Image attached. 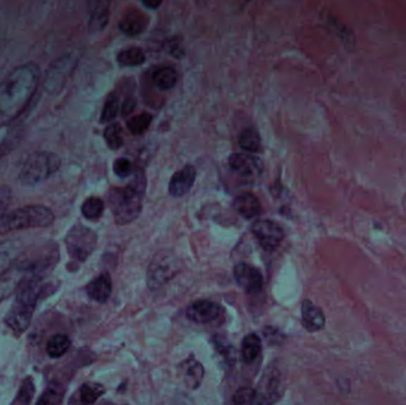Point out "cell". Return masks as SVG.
<instances>
[{"instance_id":"obj_18","label":"cell","mask_w":406,"mask_h":405,"mask_svg":"<svg viewBox=\"0 0 406 405\" xmlns=\"http://www.w3.org/2000/svg\"><path fill=\"white\" fill-rule=\"evenodd\" d=\"M302 323L308 332H317L326 325V316L321 308L312 303V301L305 300L302 304Z\"/></svg>"},{"instance_id":"obj_28","label":"cell","mask_w":406,"mask_h":405,"mask_svg":"<svg viewBox=\"0 0 406 405\" xmlns=\"http://www.w3.org/2000/svg\"><path fill=\"white\" fill-rule=\"evenodd\" d=\"M104 208H105L104 201L102 199H99V198L92 196V198L87 199L83 202L82 207H81V212H82V215L85 218L88 219V220H95V219H99L102 217Z\"/></svg>"},{"instance_id":"obj_21","label":"cell","mask_w":406,"mask_h":405,"mask_svg":"<svg viewBox=\"0 0 406 405\" xmlns=\"http://www.w3.org/2000/svg\"><path fill=\"white\" fill-rule=\"evenodd\" d=\"M234 208L244 218L252 219L259 215L262 207L256 196L251 193H242L234 200Z\"/></svg>"},{"instance_id":"obj_33","label":"cell","mask_w":406,"mask_h":405,"mask_svg":"<svg viewBox=\"0 0 406 405\" xmlns=\"http://www.w3.org/2000/svg\"><path fill=\"white\" fill-rule=\"evenodd\" d=\"M119 111V100L116 95H109L106 100L104 109L102 112V123H109L114 121L118 116Z\"/></svg>"},{"instance_id":"obj_25","label":"cell","mask_w":406,"mask_h":405,"mask_svg":"<svg viewBox=\"0 0 406 405\" xmlns=\"http://www.w3.org/2000/svg\"><path fill=\"white\" fill-rule=\"evenodd\" d=\"M260 352H262V341L259 337L254 333L246 335L242 341V358L245 363L250 364L256 361Z\"/></svg>"},{"instance_id":"obj_35","label":"cell","mask_w":406,"mask_h":405,"mask_svg":"<svg viewBox=\"0 0 406 405\" xmlns=\"http://www.w3.org/2000/svg\"><path fill=\"white\" fill-rule=\"evenodd\" d=\"M256 390L251 387H241L234 394L233 401L237 404H251L256 401Z\"/></svg>"},{"instance_id":"obj_4","label":"cell","mask_w":406,"mask_h":405,"mask_svg":"<svg viewBox=\"0 0 406 405\" xmlns=\"http://www.w3.org/2000/svg\"><path fill=\"white\" fill-rule=\"evenodd\" d=\"M45 289L43 279H35L20 286L16 293L15 301L5 316V323L16 334H22L30 326L36 304Z\"/></svg>"},{"instance_id":"obj_40","label":"cell","mask_w":406,"mask_h":405,"mask_svg":"<svg viewBox=\"0 0 406 405\" xmlns=\"http://www.w3.org/2000/svg\"><path fill=\"white\" fill-rule=\"evenodd\" d=\"M144 6L150 10H156V8H159L162 5L163 0H142Z\"/></svg>"},{"instance_id":"obj_31","label":"cell","mask_w":406,"mask_h":405,"mask_svg":"<svg viewBox=\"0 0 406 405\" xmlns=\"http://www.w3.org/2000/svg\"><path fill=\"white\" fill-rule=\"evenodd\" d=\"M63 387L59 384L54 383L42 394L37 403L38 404H60L63 399Z\"/></svg>"},{"instance_id":"obj_27","label":"cell","mask_w":406,"mask_h":405,"mask_svg":"<svg viewBox=\"0 0 406 405\" xmlns=\"http://www.w3.org/2000/svg\"><path fill=\"white\" fill-rule=\"evenodd\" d=\"M239 145L247 152H258L260 149V135L256 128H245L239 137Z\"/></svg>"},{"instance_id":"obj_8","label":"cell","mask_w":406,"mask_h":405,"mask_svg":"<svg viewBox=\"0 0 406 405\" xmlns=\"http://www.w3.org/2000/svg\"><path fill=\"white\" fill-rule=\"evenodd\" d=\"M98 236L92 229L82 225H75L66 236V246L69 255L76 262L82 263L97 248Z\"/></svg>"},{"instance_id":"obj_20","label":"cell","mask_w":406,"mask_h":405,"mask_svg":"<svg viewBox=\"0 0 406 405\" xmlns=\"http://www.w3.org/2000/svg\"><path fill=\"white\" fill-rule=\"evenodd\" d=\"M88 296L99 303H104L109 300L112 291V281L109 274H102L87 285Z\"/></svg>"},{"instance_id":"obj_5","label":"cell","mask_w":406,"mask_h":405,"mask_svg":"<svg viewBox=\"0 0 406 405\" xmlns=\"http://www.w3.org/2000/svg\"><path fill=\"white\" fill-rule=\"evenodd\" d=\"M55 220L53 210L48 207L25 206L5 213L0 218V232H12L19 229H43Z\"/></svg>"},{"instance_id":"obj_41","label":"cell","mask_w":406,"mask_h":405,"mask_svg":"<svg viewBox=\"0 0 406 405\" xmlns=\"http://www.w3.org/2000/svg\"><path fill=\"white\" fill-rule=\"evenodd\" d=\"M234 4L237 5L238 8H244L246 5L251 1V0H232Z\"/></svg>"},{"instance_id":"obj_22","label":"cell","mask_w":406,"mask_h":405,"mask_svg":"<svg viewBox=\"0 0 406 405\" xmlns=\"http://www.w3.org/2000/svg\"><path fill=\"white\" fill-rule=\"evenodd\" d=\"M257 403H272V398L275 397L276 401L279 396V380L278 377L273 375H265L263 382L259 383L258 391H256Z\"/></svg>"},{"instance_id":"obj_9","label":"cell","mask_w":406,"mask_h":405,"mask_svg":"<svg viewBox=\"0 0 406 405\" xmlns=\"http://www.w3.org/2000/svg\"><path fill=\"white\" fill-rule=\"evenodd\" d=\"M75 66L76 59L73 55H66L55 61L47 73L44 81L45 90L51 94L59 93L67 83L69 76L72 75Z\"/></svg>"},{"instance_id":"obj_23","label":"cell","mask_w":406,"mask_h":405,"mask_svg":"<svg viewBox=\"0 0 406 405\" xmlns=\"http://www.w3.org/2000/svg\"><path fill=\"white\" fill-rule=\"evenodd\" d=\"M145 61H147V57L143 50L135 47L121 50L117 56V62L121 67H138V66H142Z\"/></svg>"},{"instance_id":"obj_24","label":"cell","mask_w":406,"mask_h":405,"mask_svg":"<svg viewBox=\"0 0 406 405\" xmlns=\"http://www.w3.org/2000/svg\"><path fill=\"white\" fill-rule=\"evenodd\" d=\"M154 86L159 90H170L177 83V73L173 68L163 67L154 71L152 78Z\"/></svg>"},{"instance_id":"obj_16","label":"cell","mask_w":406,"mask_h":405,"mask_svg":"<svg viewBox=\"0 0 406 405\" xmlns=\"http://www.w3.org/2000/svg\"><path fill=\"white\" fill-rule=\"evenodd\" d=\"M180 375L185 387L190 390H196L202 384L204 370L194 356H189L188 359L180 364Z\"/></svg>"},{"instance_id":"obj_13","label":"cell","mask_w":406,"mask_h":405,"mask_svg":"<svg viewBox=\"0 0 406 405\" xmlns=\"http://www.w3.org/2000/svg\"><path fill=\"white\" fill-rule=\"evenodd\" d=\"M221 307L211 301H197L187 309V318L195 323H209L218 319Z\"/></svg>"},{"instance_id":"obj_11","label":"cell","mask_w":406,"mask_h":405,"mask_svg":"<svg viewBox=\"0 0 406 405\" xmlns=\"http://www.w3.org/2000/svg\"><path fill=\"white\" fill-rule=\"evenodd\" d=\"M113 0H87L88 28L90 32L97 34L105 30L109 20V8Z\"/></svg>"},{"instance_id":"obj_2","label":"cell","mask_w":406,"mask_h":405,"mask_svg":"<svg viewBox=\"0 0 406 405\" xmlns=\"http://www.w3.org/2000/svg\"><path fill=\"white\" fill-rule=\"evenodd\" d=\"M39 68L29 62L13 71L0 83V125L15 121L34 98L39 83Z\"/></svg>"},{"instance_id":"obj_19","label":"cell","mask_w":406,"mask_h":405,"mask_svg":"<svg viewBox=\"0 0 406 405\" xmlns=\"http://www.w3.org/2000/svg\"><path fill=\"white\" fill-rule=\"evenodd\" d=\"M23 251L24 245L20 239H10L0 243V276L15 263Z\"/></svg>"},{"instance_id":"obj_29","label":"cell","mask_w":406,"mask_h":405,"mask_svg":"<svg viewBox=\"0 0 406 405\" xmlns=\"http://www.w3.org/2000/svg\"><path fill=\"white\" fill-rule=\"evenodd\" d=\"M105 389L100 384L86 383L80 389V398L85 404H93L102 397Z\"/></svg>"},{"instance_id":"obj_30","label":"cell","mask_w":406,"mask_h":405,"mask_svg":"<svg viewBox=\"0 0 406 405\" xmlns=\"http://www.w3.org/2000/svg\"><path fill=\"white\" fill-rule=\"evenodd\" d=\"M152 121L150 113H140V116H132L128 121V128L133 135H143Z\"/></svg>"},{"instance_id":"obj_15","label":"cell","mask_w":406,"mask_h":405,"mask_svg":"<svg viewBox=\"0 0 406 405\" xmlns=\"http://www.w3.org/2000/svg\"><path fill=\"white\" fill-rule=\"evenodd\" d=\"M228 163H230V169L234 170L241 176L251 177L262 173V161L259 158L251 156V155H230Z\"/></svg>"},{"instance_id":"obj_10","label":"cell","mask_w":406,"mask_h":405,"mask_svg":"<svg viewBox=\"0 0 406 405\" xmlns=\"http://www.w3.org/2000/svg\"><path fill=\"white\" fill-rule=\"evenodd\" d=\"M252 233L266 251H275L284 239V231L272 220H258L252 225Z\"/></svg>"},{"instance_id":"obj_6","label":"cell","mask_w":406,"mask_h":405,"mask_svg":"<svg viewBox=\"0 0 406 405\" xmlns=\"http://www.w3.org/2000/svg\"><path fill=\"white\" fill-rule=\"evenodd\" d=\"M61 159L56 154L48 151H37L31 154L24 162L19 180L24 186H36L49 179L60 169Z\"/></svg>"},{"instance_id":"obj_26","label":"cell","mask_w":406,"mask_h":405,"mask_svg":"<svg viewBox=\"0 0 406 405\" xmlns=\"http://www.w3.org/2000/svg\"><path fill=\"white\" fill-rule=\"evenodd\" d=\"M70 339L66 334H56L49 339L47 344V352L51 358H61L70 347Z\"/></svg>"},{"instance_id":"obj_17","label":"cell","mask_w":406,"mask_h":405,"mask_svg":"<svg viewBox=\"0 0 406 405\" xmlns=\"http://www.w3.org/2000/svg\"><path fill=\"white\" fill-rule=\"evenodd\" d=\"M149 20L147 16L138 11V10H131L123 16V18L119 22V29L123 34L126 36H138L143 34L147 29Z\"/></svg>"},{"instance_id":"obj_12","label":"cell","mask_w":406,"mask_h":405,"mask_svg":"<svg viewBox=\"0 0 406 405\" xmlns=\"http://www.w3.org/2000/svg\"><path fill=\"white\" fill-rule=\"evenodd\" d=\"M234 278L245 293L257 294L263 289V276L260 271L246 263L238 264L234 267Z\"/></svg>"},{"instance_id":"obj_7","label":"cell","mask_w":406,"mask_h":405,"mask_svg":"<svg viewBox=\"0 0 406 405\" xmlns=\"http://www.w3.org/2000/svg\"><path fill=\"white\" fill-rule=\"evenodd\" d=\"M182 264L173 252L163 251L154 255L147 270V285L151 290H157L173 279Z\"/></svg>"},{"instance_id":"obj_14","label":"cell","mask_w":406,"mask_h":405,"mask_svg":"<svg viewBox=\"0 0 406 405\" xmlns=\"http://www.w3.org/2000/svg\"><path fill=\"white\" fill-rule=\"evenodd\" d=\"M196 170L192 165H185L183 169L173 174L169 183L170 195L180 198L192 189L195 182Z\"/></svg>"},{"instance_id":"obj_38","label":"cell","mask_w":406,"mask_h":405,"mask_svg":"<svg viewBox=\"0 0 406 405\" xmlns=\"http://www.w3.org/2000/svg\"><path fill=\"white\" fill-rule=\"evenodd\" d=\"M168 50H169V53L171 54L173 56L178 57V59L185 55V52H183V48H182V45H180V42L177 41L175 38L169 42Z\"/></svg>"},{"instance_id":"obj_32","label":"cell","mask_w":406,"mask_h":405,"mask_svg":"<svg viewBox=\"0 0 406 405\" xmlns=\"http://www.w3.org/2000/svg\"><path fill=\"white\" fill-rule=\"evenodd\" d=\"M104 137H105L106 143H107L109 149L117 150L119 147H123L124 140H123V132H121V128L119 125H109V126L106 128Z\"/></svg>"},{"instance_id":"obj_39","label":"cell","mask_w":406,"mask_h":405,"mask_svg":"<svg viewBox=\"0 0 406 405\" xmlns=\"http://www.w3.org/2000/svg\"><path fill=\"white\" fill-rule=\"evenodd\" d=\"M135 99L128 98L125 100L124 104L121 106V113L124 114V116H128V114H131L135 109Z\"/></svg>"},{"instance_id":"obj_36","label":"cell","mask_w":406,"mask_h":405,"mask_svg":"<svg viewBox=\"0 0 406 405\" xmlns=\"http://www.w3.org/2000/svg\"><path fill=\"white\" fill-rule=\"evenodd\" d=\"M113 170L117 176L125 179V177L131 175L132 171H133V165H132L131 162L128 161V158H119L114 162Z\"/></svg>"},{"instance_id":"obj_34","label":"cell","mask_w":406,"mask_h":405,"mask_svg":"<svg viewBox=\"0 0 406 405\" xmlns=\"http://www.w3.org/2000/svg\"><path fill=\"white\" fill-rule=\"evenodd\" d=\"M35 396V384L32 379L27 378L23 382L22 387L19 389L18 394L13 403L18 404H30Z\"/></svg>"},{"instance_id":"obj_37","label":"cell","mask_w":406,"mask_h":405,"mask_svg":"<svg viewBox=\"0 0 406 405\" xmlns=\"http://www.w3.org/2000/svg\"><path fill=\"white\" fill-rule=\"evenodd\" d=\"M10 200H11L10 188H0V218L6 213V208H8V203H10Z\"/></svg>"},{"instance_id":"obj_3","label":"cell","mask_w":406,"mask_h":405,"mask_svg":"<svg viewBox=\"0 0 406 405\" xmlns=\"http://www.w3.org/2000/svg\"><path fill=\"white\" fill-rule=\"evenodd\" d=\"M147 191L143 170H135L131 182L125 188H113L109 194V208L118 225H128L140 217Z\"/></svg>"},{"instance_id":"obj_1","label":"cell","mask_w":406,"mask_h":405,"mask_svg":"<svg viewBox=\"0 0 406 405\" xmlns=\"http://www.w3.org/2000/svg\"><path fill=\"white\" fill-rule=\"evenodd\" d=\"M59 246L54 243L23 251L15 263L0 276V302L35 279H44L59 262Z\"/></svg>"}]
</instances>
